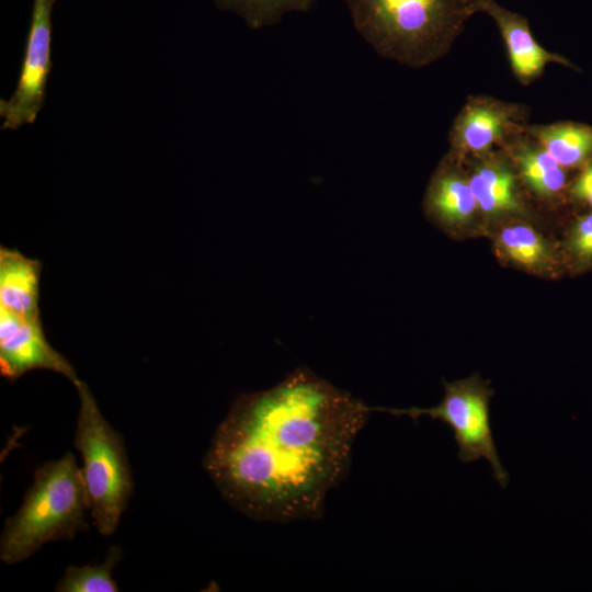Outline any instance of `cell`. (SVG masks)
Returning <instances> with one entry per match:
<instances>
[{
    "label": "cell",
    "mask_w": 592,
    "mask_h": 592,
    "mask_svg": "<svg viewBox=\"0 0 592 592\" xmlns=\"http://www.w3.org/2000/svg\"><path fill=\"white\" fill-rule=\"evenodd\" d=\"M559 242L567 275L592 271V210L578 212Z\"/></svg>",
    "instance_id": "18"
},
{
    "label": "cell",
    "mask_w": 592,
    "mask_h": 592,
    "mask_svg": "<svg viewBox=\"0 0 592 592\" xmlns=\"http://www.w3.org/2000/svg\"><path fill=\"white\" fill-rule=\"evenodd\" d=\"M34 369H47L68 378L75 387L82 380L71 363L48 342L42 320L33 321L0 308V373L15 382Z\"/></svg>",
    "instance_id": "10"
},
{
    "label": "cell",
    "mask_w": 592,
    "mask_h": 592,
    "mask_svg": "<svg viewBox=\"0 0 592 592\" xmlns=\"http://www.w3.org/2000/svg\"><path fill=\"white\" fill-rule=\"evenodd\" d=\"M372 411L299 367L269 389L237 397L203 465L224 500L251 519H317Z\"/></svg>",
    "instance_id": "1"
},
{
    "label": "cell",
    "mask_w": 592,
    "mask_h": 592,
    "mask_svg": "<svg viewBox=\"0 0 592 592\" xmlns=\"http://www.w3.org/2000/svg\"><path fill=\"white\" fill-rule=\"evenodd\" d=\"M383 57L421 68L445 57L478 12L476 0H342Z\"/></svg>",
    "instance_id": "2"
},
{
    "label": "cell",
    "mask_w": 592,
    "mask_h": 592,
    "mask_svg": "<svg viewBox=\"0 0 592 592\" xmlns=\"http://www.w3.org/2000/svg\"><path fill=\"white\" fill-rule=\"evenodd\" d=\"M56 0H34L23 61L16 88L0 101L1 129L33 124L46 99L52 62V11Z\"/></svg>",
    "instance_id": "6"
},
{
    "label": "cell",
    "mask_w": 592,
    "mask_h": 592,
    "mask_svg": "<svg viewBox=\"0 0 592 592\" xmlns=\"http://www.w3.org/2000/svg\"><path fill=\"white\" fill-rule=\"evenodd\" d=\"M88 510L81 468L71 452L38 466L23 503L4 522L1 561L20 563L49 542L73 539L89 527Z\"/></svg>",
    "instance_id": "3"
},
{
    "label": "cell",
    "mask_w": 592,
    "mask_h": 592,
    "mask_svg": "<svg viewBox=\"0 0 592 592\" xmlns=\"http://www.w3.org/2000/svg\"><path fill=\"white\" fill-rule=\"evenodd\" d=\"M463 160L486 231L489 227L504 220L534 219L532 200L503 148Z\"/></svg>",
    "instance_id": "9"
},
{
    "label": "cell",
    "mask_w": 592,
    "mask_h": 592,
    "mask_svg": "<svg viewBox=\"0 0 592 592\" xmlns=\"http://www.w3.org/2000/svg\"><path fill=\"white\" fill-rule=\"evenodd\" d=\"M80 408L73 445L80 453L82 478L90 514L98 532L110 536L117 530L134 490L124 439L103 417L82 382L76 387Z\"/></svg>",
    "instance_id": "4"
},
{
    "label": "cell",
    "mask_w": 592,
    "mask_h": 592,
    "mask_svg": "<svg viewBox=\"0 0 592 592\" xmlns=\"http://www.w3.org/2000/svg\"><path fill=\"white\" fill-rule=\"evenodd\" d=\"M486 235L504 266L546 280L567 274L560 242L543 234L532 219L504 220L489 227Z\"/></svg>",
    "instance_id": "11"
},
{
    "label": "cell",
    "mask_w": 592,
    "mask_h": 592,
    "mask_svg": "<svg viewBox=\"0 0 592 592\" xmlns=\"http://www.w3.org/2000/svg\"><path fill=\"white\" fill-rule=\"evenodd\" d=\"M444 396L432 408L390 409L373 407V411H386L394 415H409L413 421L422 415L447 424L458 447V458L473 463L485 458L501 488L509 483V474L499 458L490 422V399L493 390L490 382L475 373L452 383L443 379Z\"/></svg>",
    "instance_id": "5"
},
{
    "label": "cell",
    "mask_w": 592,
    "mask_h": 592,
    "mask_svg": "<svg viewBox=\"0 0 592 592\" xmlns=\"http://www.w3.org/2000/svg\"><path fill=\"white\" fill-rule=\"evenodd\" d=\"M123 557L121 546H112L101 565L68 566L57 582V592H116L112 571Z\"/></svg>",
    "instance_id": "16"
},
{
    "label": "cell",
    "mask_w": 592,
    "mask_h": 592,
    "mask_svg": "<svg viewBox=\"0 0 592 592\" xmlns=\"http://www.w3.org/2000/svg\"><path fill=\"white\" fill-rule=\"evenodd\" d=\"M511 158L531 200L549 209L569 206L567 190L571 172L561 167L524 129L502 147Z\"/></svg>",
    "instance_id": "13"
},
{
    "label": "cell",
    "mask_w": 592,
    "mask_h": 592,
    "mask_svg": "<svg viewBox=\"0 0 592 592\" xmlns=\"http://www.w3.org/2000/svg\"><path fill=\"white\" fill-rule=\"evenodd\" d=\"M478 12L488 15L503 41L509 65L515 80L530 86L543 77L550 64L574 71L580 68L566 56L549 52L535 38L530 21L523 14L506 9L496 0H476Z\"/></svg>",
    "instance_id": "12"
},
{
    "label": "cell",
    "mask_w": 592,
    "mask_h": 592,
    "mask_svg": "<svg viewBox=\"0 0 592 592\" xmlns=\"http://www.w3.org/2000/svg\"><path fill=\"white\" fill-rule=\"evenodd\" d=\"M317 0H214L225 11L240 16L249 27L271 26L289 12H307Z\"/></svg>",
    "instance_id": "17"
},
{
    "label": "cell",
    "mask_w": 592,
    "mask_h": 592,
    "mask_svg": "<svg viewBox=\"0 0 592 592\" xmlns=\"http://www.w3.org/2000/svg\"><path fill=\"white\" fill-rule=\"evenodd\" d=\"M531 107L488 94H470L448 132V151L460 159L502 148L528 124Z\"/></svg>",
    "instance_id": "7"
},
{
    "label": "cell",
    "mask_w": 592,
    "mask_h": 592,
    "mask_svg": "<svg viewBox=\"0 0 592 592\" xmlns=\"http://www.w3.org/2000/svg\"><path fill=\"white\" fill-rule=\"evenodd\" d=\"M422 208L425 217L448 236L468 238L486 235L465 162L449 151L430 178Z\"/></svg>",
    "instance_id": "8"
},
{
    "label": "cell",
    "mask_w": 592,
    "mask_h": 592,
    "mask_svg": "<svg viewBox=\"0 0 592 592\" xmlns=\"http://www.w3.org/2000/svg\"><path fill=\"white\" fill-rule=\"evenodd\" d=\"M42 262L15 248L0 247V308L41 321Z\"/></svg>",
    "instance_id": "14"
},
{
    "label": "cell",
    "mask_w": 592,
    "mask_h": 592,
    "mask_svg": "<svg viewBox=\"0 0 592 592\" xmlns=\"http://www.w3.org/2000/svg\"><path fill=\"white\" fill-rule=\"evenodd\" d=\"M524 132L571 173L592 159V126L581 122L558 121L549 124H526Z\"/></svg>",
    "instance_id": "15"
},
{
    "label": "cell",
    "mask_w": 592,
    "mask_h": 592,
    "mask_svg": "<svg viewBox=\"0 0 592 592\" xmlns=\"http://www.w3.org/2000/svg\"><path fill=\"white\" fill-rule=\"evenodd\" d=\"M567 201L578 212L592 210V159L572 174Z\"/></svg>",
    "instance_id": "19"
}]
</instances>
